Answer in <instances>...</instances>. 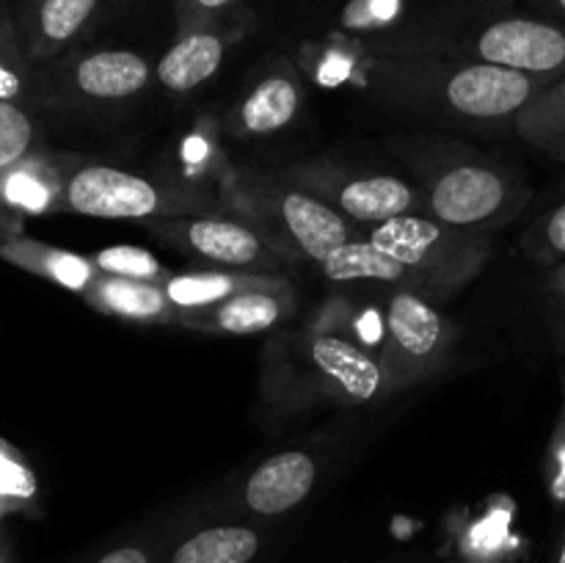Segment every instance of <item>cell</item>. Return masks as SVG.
I'll return each instance as SVG.
<instances>
[{
  "instance_id": "6da1fadb",
  "label": "cell",
  "mask_w": 565,
  "mask_h": 563,
  "mask_svg": "<svg viewBox=\"0 0 565 563\" xmlns=\"http://www.w3.org/2000/svg\"><path fill=\"white\" fill-rule=\"evenodd\" d=\"M467 237L456 226L412 213L373 226L370 232V241L406 263L425 282V287H436L434 282H456L467 263H478L480 254Z\"/></svg>"
},
{
  "instance_id": "7a4b0ae2",
  "label": "cell",
  "mask_w": 565,
  "mask_h": 563,
  "mask_svg": "<svg viewBox=\"0 0 565 563\" xmlns=\"http://www.w3.org/2000/svg\"><path fill=\"white\" fill-rule=\"evenodd\" d=\"M475 53L486 64L535 77L565 75V25L535 17H505L475 39Z\"/></svg>"
},
{
  "instance_id": "3957f363",
  "label": "cell",
  "mask_w": 565,
  "mask_h": 563,
  "mask_svg": "<svg viewBox=\"0 0 565 563\" xmlns=\"http://www.w3.org/2000/svg\"><path fill=\"white\" fill-rule=\"evenodd\" d=\"M527 199V193L516 191L505 174L491 166L463 163L447 169L430 185L428 210L436 221L456 230H469L505 213L511 204Z\"/></svg>"
},
{
  "instance_id": "277c9868",
  "label": "cell",
  "mask_w": 565,
  "mask_h": 563,
  "mask_svg": "<svg viewBox=\"0 0 565 563\" xmlns=\"http://www.w3.org/2000/svg\"><path fill=\"white\" fill-rule=\"evenodd\" d=\"M160 191L143 177L114 166H81L66 174L61 210L88 219L138 221L154 215Z\"/></svg>"
},
{
  "instance_id": "5b68a950",
  "label": "cell",
  "mask_w": 565,
  "mask_h": 563,
  "mask_svg": "<svg viewBox=\"0 0 565 563\" xmlns=\"http://www.w3.org/2000/svg\"><path fill=\"white\" fill-rule=\"evenodd\" d=\"M557 77H535L505 66L478 64L458 66L445 81V97L452 110L469 119H505L522 114Z\"/></svg>"
},
{
  "instance_id": "8992f818",
  "label": "cell",
  "mask_w": 565,
  "mask_h": 563,
  "mask_svg": "<svg viewBox=\"0 0 565 563\" xmlns=\"http://www.w3.org/2000/svg\"><path fill=\"white\" fill-rule=\"evenodd\" d=\"M386 370L392 381H408L439 357L445 348L447 323L439 309L419 290L401 287L386 301Z\"/></svg>"
},
{
  "instance_id": "52a82bcc",
  "label": "cell",
  "mask_w": 565,
  "mask_h": 563,
  "mask_svg": "<svg viewBox=\"0 0 565 563\" xmlns=\"http://www.w3.org/2000/svg\"><path fill=\"white\" fill-rule=\"evenodd\" d=\"M97 6L99 0H22L14 22L28 59L36 66L53 64L92 22Z\"/></svg>"
},
{
  "instance_id": "ba28073f",
  "label": "cell",
  "mask_w": 565,
  "mask_h": 563,
  "mask_svg": "<svg viewBox=\"0 0 565 563\" xmlns=\"http://www.w3.org/2000/svg\"><path fill=\"white\" fill-rule=\"evenodd\" d=\"M281 315H285L281 285L268 282V285L243 290L213 307L177 309V323H185L191 329L226 331V334H259V331L276 326Z\"/></svg>"
},
{
  "instance_id": "9c48e42d",
  "label": "cell",
  "mask_w": 565,
  "mask_h": 563,
  "mask_svg": "<svg viewBox=\"0 0 565 563\" xmlns=\"http://www.w3.org/2000/svg\"><path fill=\"white\" fill-rule=\"evenodd\" d=\"M315 478H318V469H315L312 456L301 450L279 453L254 469L246 491H243V500L254 513L276 517V513L290 511L298 502L307 500Z\"/></svg>"
},
{
  "instance_id": "30bf717a",
  "label": "cell",
  "mask_w": 565,
  "mask_h": 563,
  "mask_svg": "<svg viewBox=\"0 0 565 563\" xmlns=\"http://www.w3.org/2000/svg\"><path fill=\"white\" fill-rule=\"evenodd\" d=\"M279 215L292 241L298 243V248L307 257H312L315 263H323L337 248L353 241L351 224H348L345 215L303 191L281 193Z\"/></svg>"
},
{
  "instance_id": "8fae6325",
  "label": "cell",
  "mask_w": 565,
  "mask_h": 563,
  "mask_svg": "<svg viewBox=\"0 0 565 563\" xmlns=\"http://www.w3.org/2000/svg\"><path fill=\"white\" fill-rule=\"evenodd\" d=\"M309 357H312L315 368L340 390L348 401H373L381 390V379H384V368L364 351L359 342L348 340V337L334 334V331H323L309 346Z\"/></svg>"
},
{
  "instance_id": "7c38bea8",
  "label": "cell",
  "mask_w": 565,
  "mask_h": 563,
  "mask_svg": "<svg viewBox=\"0 0 565 563\" xmlns=\"http://www.w3.org/2000/svg\"><path fill=\"white\" fill-rule=\"evenodd\" d=\"M149 83V64L132 50H97L70 66V86L92 99H127Z\"/></svg>"
},
{
  "instance_id": "4fadbf2b",
  "label": "cell",
  "mask_w": 565,
  "mask_h": 563,
  "mask_svg": "<svg viewBox=\"0 0 565 563\" xmlns=\"http://www.w3.org/2000/svg\"><path fill=\"white\" fill-rule=\"evenodd\" d=\"M66 177L53 160L36 152L0 171V204L17 215L61 213Z\"/></svg>"
},
{
  "instance_id": "5bb4252c",
  "label": "cell",
  "mask_w": 565,
  "mask_h": 563,
  "mask_svg": "<svg viewBox=\"0 0 565 563\" xmlns=\"http://www.w3.org/2000/svg\"><path fill=\"white\" fill-rule=\"evenodd\" d=\"M92 307L138 323H177V307L166 296L160 282L125 279V276L97 274V279L83 293Z\"/></svg>"
},
{
  "instance_id": "9a60e30c",
  "label": "cell",
  "mask_w": 565,
  "mask_h": 563,
  "mask_svg": "<svg viewBox=\"0 0 565 563\" xmlns=\"http://www.w3.org/2000/svg\"><path fill=\"white\" fill-rule=\"evenodd\" d=\"M182 243L196 257L215 265H226V268H254L259 263H268V252H265V243L259 241L257 232L237 224V221H188L185 230H182Z\"/></svg>"
},
{
  "instance_id": "2e32d148",
  "label": "cell",
  "mask_w": 565,
  "mask_h": 563,
  "mask_svg": "<svg viewBox=\"0 0 565 563\" xmlns=\"http://www.w3.org/2000/svg\"><path fill=\"white\" fill-rule=\"evenodd\" d=\"M226 39L218 31L191 28L158 61V81L169 92H191L215 75L224 64Z\"/></svg>"
},
{
  "instance_id": "e0dca14e",
  "label": "cell",
  "mask_w": 565,
  "mask_h": 563,
  "mask_svg": "<svg viewBox=\"0 0 565 563\" xmlns=\"http://www.w3.org/2000/svg\"><path fill=\"white\" fill-rule=\"evenodd\" d=\"M337 204H340L342 215L379 226L412 213L414 204H417V193L401 177L373 174L345 182L337 191Z\"/></svg>"
},
{
  "instance_id": "ac0fdd59",
  "label": "cell",
  "mask_w": 565,
  "mask_h": 563,
  "mask_svg": "<svg viewBox=\"0 0 565 563\" xmlns=\"http://www.w3.org/2000/svg\"><path fill=\"white\" fill-rule=\"evenodd\" d=\"M323 274L331 282H384V285H401L417 290H425V282L401 263L397 257L386 254L384 248L375 246L373 241H351L342 248H337L329 259H323ZM414 290V287H412Z\"/></svg>"
},
{
  "instance_id": "d6986e66",
  "label": "cell",
  "mask_w": 565,
  "mask_h": 563,
  "mask_svg": "<svg viewBox=\"0 0 565 563\" xmlns=\"http://www.w3.org/2000/svg\"><path fill=\"white\" fill-rule=\"evenodd\" d=\"M0 257L9 259L11 265L31 270V274L44 276V279L64 285L70 290L86 293L88 285L97 279V265L94 259L77 257L72 252H61V248L44 246V243L31 241V237H14V241L0 246Z\"/></svg>"
},
{
  "instance_id": "ffe728a7",
  "label": "cell",
  "mask_w": 565,
  "mask_h": 563,
  "mask_svg": "<svg viewBox=\"0 0 565 563\" xmlns=\"http://www.w3.org/2000/svg\"><path fill=\"white\" fill-rule=\"evenodd\" d=\"M39 66L28 59L9 0H0V99L28 105L39 99Z\"/></svg>"
},
{
  "instance_id": "44dd1931",
  "label": "cell",
  "mask_w": 565,
  "mask_h": 563,
  "mask_svg": "<svg viewBox=\"0 0 565 563\" xmlns=\"http://www.w3.org/2000/svg\"><path fill=\"white\" fill-rule=\"evenodd\" d=\"M301 94L292 77L270 75L252 88L241 105V127L254 136H268L292 121Z\"/></svg>"
},
{
  "instance_id": "7402d4cb",
  "label": "cell",
  "mask_w": 565,
  "mask_h": 563,
  "mask_svg": "<svg viewBox=\"0 0 565 563\" xmlns=\"http://www.w3.org/2000/svg\"><path fill=\"white\" fill-rule=\"evenodd\" d=\"M274 279H263V276L252 274H224V270H204V274H182V276H166L163 285L166 296L177 309H202L213 307V304L226 301V298L237 296L252 287L268 285Z\"/></svg>"
},
{
  "instance_id": "603a6c76",
  "label": "cell",
  "mask_w": 565,
  "mask_h": 563,
  "mask_svg": "<svg viewBox=\"0 0 565 563\" xmlns=\"http://www.w3.org/2000/svg\"><path fill=\"white\" fill-rule=\"evenodd\" d=\"M257 552L259 535L254 530L224 524L182 541L171 555V563H252Z\"/></svg>"
},
{
  "instance_id": "cb8c5ba5",
  "label": "cell",
  "mask_w": 565,
  "mask_h": 563,
  "mask_svg": "<svg viewBox=\"0 0 565 563\" xmlns=\"http://www.w3.org/2000/svg\"><path fill=\"white\" fill-rule=\"evenodd\" d=\"M522 130L541 149L565 160V75L552 81L522 110Z\"/></svg>"
},
{
  "instance_id": "d4e9b609",
  "label": "cell",
  "mask_w": 565,
  "mask_h": 563,
  "mask_svg": "<svg viewBox=\"0 0 565 563\" xmlns=\"http://www.w3.org/2000/svg\"><path fill=\"white\" fill-rule=\"evenodd\" d=\"M36 144V121L25 105L0 99V171L33 152Z\"/></svg>"
},
{
  "instance_id": "484cf974",
  "label": "cell",
  "mask_w": 565,
  "mask_h": 563,
  "mask_svg": "<svg viewBox=\"0 0 565 563\" xmlns=\"http://www.w3.org/2000/svg\"><path fill=\"white\" fill-rule=\"evenodd\" d=\"M94 265H97L99 274L110 276H125V279H147V282H160L163 276V265L158 263L152 252L138 246H110L103 248L99 254H94Z\"/></svg>"
},
{
  "instance_id": "4316f807",
  "label": "cell",
  "mask_w": 565,
  "mask_h": 563,
  "mask_svg": "<svg viewBox=\"0 0 565 563\" xmlns=\"http://www.w3.org/2000/svg\"><path fill=\"white\" fill-rule=\"evenodd\" d=\"M527 248L539 263L552 265V268L565 263V202L533 226L527 235Z\"/></svg>"
},
{
  "instance_id": "83f0119b",
  "label": "cell",
  "mask_w": 565,
  "mask_h": 563,
  "mask_svg": "<svg viewBox=\"0 0 565 563\" xmlns=\"http://www.w3.org/2000/svg\"><path fill=\"white\" fill-rule=\"evenodd\" d=\"M33 495V475L9 445L0 442V511Z\"/></svg>"
},
{
  "instance_id": "f1b7e54d",
  "label": "cell",
  "mask_w": 565,
  "mask_h": 563,
  "mask_svg": "<svg viewBox=\"0 0 565 563\" xmlns=\"http://www.w3.org/2000/svg\"><path fill=\"white\" fill-rule=\"evenodd\" d=\"M546 491L555 506H565V373H563V403L557 414L555 434L546 450Z\"/></svg>"
},
{
  "instance_id": "f546056e",
  "label": "cell",
  "mask_w": 565,
  "mask_h": 563,
  "mask_svg": "<svg viewBox=\"0 0 565 563\" xmlns=\"http://www.w3.org/2000/svg\"><path fill=\"white\" fill-rule=\"evenodd\" d=\"M237 0H180V17L182 25H191V22H207L213 17L224 14L230 6H235Z\"/></svg>"
},
{
  "instance_id": "4dcf8cb0",
  "label": "cell",
  "mask_w": 565,
  "mask_h": 563,
  "mask_svg": "<svg viewBox=\"0 0 565 563\" xmlns=\"http://www.w3.org/2000/svg\"><path fill=\"white\" fill-rule=\"evenodd\" d=\"M97 563H149V555L143 550H138V546H119V550L99 557Z\"/></svg>"
},
{
  "instance_id": "1f68e13d",
  "label": "cell",
  "mask_w": 565,
  "mask_h": 563,
  "mask_svg": "<svg viewBox=\"0 0 565 563\" xmlns=\"http://www.w3.org/2000/svg\"><path fill=\"white\" fill-rule=\"evenodd\" d=\"M20 215L11 213V210H6L3 204H0V246L9 241H14V237H20Z\"/></svg>"
},
{
  "instance_id": "d6a6232c",
  "label": "cell",
  "mask_w": 565,
  "mask_h": 563,
  "mask_svg": "<svg viewBox=\"0 0 565 563\" xmlns=\"http://www.w3.org/2000/svg\"><path fill=\"white\" fill-rule=\"evenodd\" d=\"M541 11L550 14V20H557L565 25V0H535Z\"/></svg>"
},
{
  "instance_id": "836d02e7",
  "label": "cell",
  "mask_w": 565,
  "mask_h": 563,
  "mask_svg": "<svg viewBox=\"0 0 565 563\" xmlns=\"http://www.w3.org/2000/svg\"><path fill=\"white\" fill-rule=\"evenodd\" d=\"M550 290L565 301V263L555 265V268L550 270Z\"/></svg>"
},
{
  "instance_id": "e575fe53",
  "label": "cell",
  "mask_w": 565,
  "mask_h": 563,
  "mask_svg": "<svg viewBox=\"0 0 565 563\" xmlns=\"http://www.w3.org/2000/svg\"><path fill=\"white\" fill-rule=\"evenodd\" d=\"M552 563H565V530L561 541H557V550H555V557H552Z\"/></svg>"
},
{
  "instance_id": "d590c367",
  "label": "cell",
  "mask_w": 565,
  "mask_h": 563,
  "mask_svg": "<svg viewBox=\"0 0 565 563\" xmlns=\"http://www.w3.org/2000/svg\"><path fill=\"white\" fill-rule=\"evenodd\" d=\"M563 334H565V323H563Z\"/></svg>"
}]
</instances>
